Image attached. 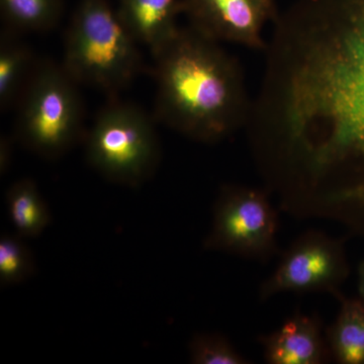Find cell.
Returning <instances> with one entry per match:
<instances>
[{
	"instance_id": "6da1fadb",
	"label": "cell",
	"mask_w": 364,
	"mask_h": 364,
	"mask_svg": "<svg viewBox=\"0 0 364 364\" xmlns=\"http://www.w3.org/2000/svg\"><path fill=\"white\" fill-rule=\"evenodd\" d=\"M256 119L317 184L364 200V0H296L265 52Z\"/></svg>"
},
{
	"instance_id": "7a4b0ae2",
	"label": "cell",
	"mask_w": 364,
	"mask_h": 364,
	"mask_svg": "<svg viewBox=\"0 0 364 364\" xmlns=\"http://www.w3.org/2000/svg\"><path fill=\"white\" fill-rule=\"evenodd\" d=\"M219 43L189 26L152 52L158 119L200 142L246 126L252 105L240 64Z\"/></svg>"
},
{
	"instance_id": "3957f363",
	"label": "cell",
	"mask_w": 364,
	"mask_h": 364,
	"mask_svg": "<svg viewBox=\"0 0 364 364\" xmlns=\"http://www.w3.org/2000/svg\"><path fill=\"white\" fill-rule=\"evenodd\" d=\"M136 44L107 0H82L67 33L62 66L77 85L117 92L142 68Z\"/></svg>"
},
{
	"instance_id": "277c9868",
	"label": "cell",
	"mask_w": 364,
	"mask_h": 364,
	"mask_svg": "<svg viewBox=\"0 0 364 364\" xmlns=\"http://www.w3.org/2000/svg\"><path fill=\"white\" fill-rule=\"evenodd\" d=\"M16 136L28 150L55 159L83 136L77 83L63 66L44 63L33 72L18 102Z\"/></svg>"
},
{
	"instance_id": "5b68a950",
	"label": "cell",
	"mask_w": 364,
	"mask_h": 364,
	"mask_svg": "<svg viewBox=\"0 0 364 364\" xmlns=\"http://www.w3.org/2000/svg\"><path fill=\"white\" fill-rule=\"evenodd\" d=\"M85 140L91 166L116 183L140 186L159 163L160 145L152 119L132 104L114 102L107 105Z\"/></svg>"
},
{
	"instance_id": "8992f818",
	"label": "cell",
	"mask_w": 364,
	"mask_h": 364,
	"mask_svg": "<svg viewBox=\"0 0 364 364\" xmlns=\"http://www.w3.org/2000/svg\"><path fill=\"white\" fill-rule=\"evenodd\" d=\"M277 213L258 189L230 186L218 198L205 247L248 258H265L277 243Z\"/></svg>"
},
{
	"instance_id": "52a82bcc",
	"label": "cell",
	"mask_w": 364,
	"mask_h": 364,
	"mask_svg": "<svg viewBox=\"0 0 364 364\" xmlns=\"http://www.w3.org/2000/svg\"><path fill=\"white\" fill-rule=\"evenodd\" d=\"M347 275L343 248L324 234L310 232L294 242L260 289L262 299L284 291H334Z\"/></svg>"
},
{
	"instance_id": "ba28073f",
	"label": "cell",
	"mask_w": 364,
	"mask_h": 364,
	"mask_svg": "<svg viewBox=\"0 0 364 364\" xmlns=\"http://www.w3.org/2000/svg\"><path fill=\"white\" fill-rule=\"evenodd\" d=\"M191 26L218 42L264 51V31L279 11L277 0H181Z\"/></svg>"
},
{
	"instance_id": "9c48e42d",
	"label": "cell",
	"mask_w": 364,
	"mask_h": 364,
	"mask_svg": "<svg viewBox=\"0 0 364 364\" xmlns=\"http://www.w3.org/2000/svg\"><path fill=\"white\" fill-rule=\"evenodd\" d=\"M264 358L272 364H318L325 358V343L317 318L296 314L279 329L262 337Z\"/></svg>"
},
{
	"instance_id": "30bf717a",
	"label": "cell",
	"mask_w": 364,
	"mask_h": 364,
	"mask_svg": "<svg viewBox=\"0 0 364 364\" xmlns=\"http://www.w3.org/2000/svg\"><path fill=\"white\" fill-rule=\"evenodd\" d=\"M181 0H119L117 13L136 42L151 52L171 39L179 30L177 16Z\"/></svg>"
},
{
	"instance_id": "8fae6325",
	"label": "cell",
	"mask_w": 364,
	"mask_h": 364,
	"mask_svg": "<svg viewBox=\"0 0 364 364\" xmlns=\"http://www.w3.org/2000/svg\"><path fill=\"white\" fill-rule=\"evenodd\" d=\"M6 202L9 219L21 238H37L51 223L49 207L32 179L14 182L7 191Z\"/></svg>"
},
{
	"instance_id": "7c38bea8",
	"label": "cell",
	"mask_w": 364,
	"mask_h": 364,
	"mask_svg": "<svg viewBox=\"0 0 364 364\" xmlns=\"http://www.w3.org/2000/svg\"><path fill=\"white\" fill-rule=\"evenodd\" d=\"M330 349L343 364L364 363V301L345 299L334 324L328 330Z\"/></svg>"
},
{
	"instance_id": "4fadbf2b",
	"label": "cell",
	"mask_w": 364,
	"mask_h": 364,
	"mask_svg": "<svg viewBox=\"0 0 364 364\" xmlns=\"http://www.w3.org/2000/svg\"><path fill=\"white\" fill-rule=\"evenodd\" d=\"M33 57L26 45L4 33L0 44V107L6 111L18 104L32 77Z\"/></svg>"
},
{
	"instance_id": "5bb4252c",
	"label": "cell",
	"mask_w": 364,
	"mask_h": 364,
	"mask_svg": "<svg viewBox=\"0 0 364 364\" xmlns=\"http://www.w3.org/2000/svg\"><path fill=\"white\" fill-rule=\"evenodd\" d=\"M4 20L14 30L39 32L54 28L62 0H0Z\"/></svg>"
},
{
	"instance_id": "9a60e30c",
	"label": "cell",
	"mask_w": 364,
	"mask_h": 364,
	"mask_svg": "<svg viewBox=\"0 0 364 364\" xmlns=\"http://www.w3.org/2000/svg\"><path fill=\"white\" fill-rule=\"evenodd\" d=\"M36 272L32 251L18 235L0 238V284L1 287L21 284Z\"/></svg>"
},
{
	"instance_id": "2e32d148",
	"label": "cell",
	"mask_w": 364,
	"mask_h": 364,
	"mask_svg": "<svg viewBox=\"0 0 364 364\" xmlns=\"http://www.w3.org/2000/svg\"><path fill=\"white\" fill-rule=\"evenodd\" d=\"M191 363L195 364H246L247 359L225 337L198 334L189 343Z\"/></svg>"
},
{
	"instance_id": "e0dca14e",
	"label": "cell",
	"mask_w": 364,
	"mask_h": 364,
	"mask_svg": "<svg viewBox=\"0 0 364 364\" xmlns=\"http://www.w3.org/2000/svg\"><path fill=\"white\" fill-rule=\"evenodd\" d=\"M9 157H11V144L9 139L4 138L1 140V148H0V166H1L2 173L9 167Z\"/></svg>"
},
{
	"instance_id": "ac0fdd59",
	"label": "cell",
	"mask_w": 364,
	"mask_h": 364,
	"mask_svg": "<svg viewBox=\"0 0 364 364\" xmlns=\"http://www.w3.org/2000/svg\"><path fill=\"white\" fill-rule=\"evenodd\" d=\"M359 289H360L361 296H363L364 299V263L361 265L360 268V279H359Z\"/></svg>"
}]
</instances>
